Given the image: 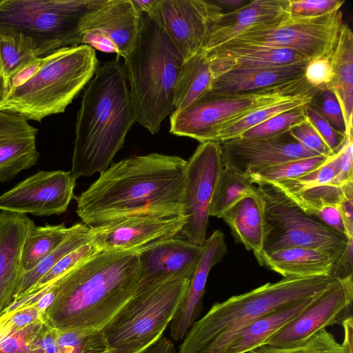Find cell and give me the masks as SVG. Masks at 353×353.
Returning a JSON list of instances; mask_svg holds the SVG:
<instances>
[{"instance_id":"obj_3","label":"cell","mask_w":353,"mask_h":353,"mask_svg":"<svg viewBox=\"0 0 353 353\" xmlns=\"http://www.w3.org/2000/svg\"><path fill=\"white\" fill-rule=\"evenodd\" d=\"M118 57L98 67L84 91L75 124L71 174L103 173L123 147L135 114Z\"/></svg>"},{"instance_id":"obj_20","label":"cell","mask_w":353,"mask_h":353,"mask_svg":"<svg viewBox=\"0 0 353 353\" xmlns=\"http://www.w3.org/2000/svg\"><path fill=\"white\" fill-rule=\"evenodd\" d=\"M37 132L25 118L0 110V183L36 165Z\"/></svg>"},{"instance_id":"obj_30","label":"cell","mask_w":353,"mask_h":353,"mask_svg":"<svg viewBox=\"0 0 353 353\" xmlns=\"http://www.w3.org/2000/svg\"><path fill=\"white\" fill-rule=\"evenodd\" d=\"M214 77L210 61L201 50L183 61L174 88V110H182L210 92Z\"/></svg>"},{"instance_id":"obj_49","label":"cell","mask_w":353,"mask_h":353,"mask_svg":"<svg viewBox=\"0 0 353 353\" xmlns=\"http://www.w3.org/2000/svg\"><path fill=\"white\" fill-rule=\"evenodd\" d=\"M329 333L325 329H322L305 343L296 346L276 347L262 345L248 353H315Z\"/></svg>"},{"instance_id":"obj_57","label":"cell","mask_w":353,"mask_h":353,"mask_svg":"<svg viewBox=\"0 0 353 353\" xmlns=\"http://www.w3.org/2000/svg\"><path fill=\"white\" fill-rule=\"evenodd\" d=\"M315 353H346L341 343L330 333Z\"/></svg>"},{"instance_id":"obj_19","label":"cell","mask_w":353,"mask_h":353,"mask_svg":"<svg viewBox=\"0 0 353 353\" xmlns=\"http://www.w3.org/2000/svg\"><path fill=\"white\" fill-rule=\"evenodd\" d=\"M203 245H196L176 235L139 252L142 285L172 276L192 279Z\"/></svg>"},{"instance_id":"obj_7","label":"cell","mask_w":353,"mask_h":353,"mask_svg":"<svg viewBox=\"0 0 353 353\" xmlns=\"http://www.w3.org/2000/svg\"><path fill=\"white\" fill-rule=\"evenodd\" d=\"M190 280L172 276L141 285L102 330L109 346L147 350L157 343L181 305Z\"/></svg>"},{"instance_id":"obj_33","label":"cell","mask_w":353,"mask_h":353,"mask_svg":"<svg viewBox=\"0 0 353 353\" xmlns=\"http://www.w3.org/2000/svg\"><path fill=\"white\" fill-rule=\"evenodd\" d=\"M78 223L69 228L66 227L64 223L53 225L46 224L44 226L34 227L30 231L23 246L22 272L34 268L56 249L77 229Z\"/></svg>"},{"instance_id":"obj_56","label":"cell","mask_w":353,"mask_h":353,"mask_svg":"<svg viewBox=\"0 0 353 353\" xmlns=\"http://www.w3.org/2000/svg\"><path fill=\"white\" fill-rule=\"evenodd\" d=\"M143 353H178L173 341L162 336L157 343Z\"/></svg>"},{"instance_id":"obj_42","label":"cell","mask_w":353,"mask_h":353,"mask_svg":"<svg viewBox=\"0 0 353 353\" xmlns=\"http://www.w3.org/2000/svg\"><path fill=\"white\" fill-rule=\"evenodd\" d=\"M344 3V0H288L290 13L308 17L340 10Z\"/></svg>"},{"instance_id":"obj_38","label":"cell","mask_w":353,"mask_h":353,"mask_svg":"<svg viewBox=\"0 0 353 353\" xmlns=\"http://www.w3.org/2000/svg\"><path fill=\"white\" fill-rule=\"evenodd\" d=\"M307 106L279 114L247 130L240 137L248 139H261L286 133L307 119L305 111Z\"/></svg>"},{"instance_id":"obj_16","label":"cell","mask_w":353,"mask_h":353,"mask_svg":"<svg viewBox=\"0 0 353 353\" xmlns=\"http://www.w3.org/2000/svg\"><path fill=\"white\" fill-rule=\"evenodd\" d=\"M353 301V276L336 279L304 311L263 345L292 347L307 341L326 327L339 324L348 316Z\"/></svg>"},{"instance_id":"obj_5","label":"cell","mask_w":353,"mask_h":353,"mask_svg":"<svg viewBox=\"0 0 353 353\" xmlns=\"http://www.w3.org/2000/svg\"><path fill=\"white\" fill-rule=\"evenodd\" d=\"M334 280L331 275L283 277L214 303L193 323L178 353H201L216 338L260 316L321 294Z\"/></svg>"},{"instance_id":"obj_43","label":"cell","mask_w":353,"mask_h":353,"mask_svg":"<svg viewBox=\"0 0 353 353\" xmlns=\"http://www.w3.org/2000/svg\"><path fill=\"white\" fill-rule=\"evenodd\" d=\"M288 133L301 145L317 154L326 158L332 156L325 143L308 119L290 130Z\"/></svg>"},{"instance_id":"obj_23","label":"cell","mask_w":353,"mask_h":353,"mask_svg":"<svg viewBox=\"0 0 353 353\" xmlns=\"http://www.w3.org/2000/svg\"><path fill=\"white\" fill-rule=\"evenodd\" d=\"M228 252L223 232H213L206 239L199 263L190 280L185 296L170 323V334L174 341L183 339L202 310V300L212 268Z\"/></svg>"},{"instance_id":"obj_27","label":"cell","mask_w":353,"mask_h":353,"mask_svg":"<svg viewBox=\"0 0 353 353\" xmlns=\"http://www.w3.org/2000/svg\"><path fill=\"white\" fill-rule=\"evenodd\" d=\"M307 63L266 68H231L214 76L211 91L240 93L261 90L303 76Z\"/></svg>"},{"instance_id":"obj_29","label":"cell","mask_w":353,"mask_h":353,"mask_svg":"<svg viewBox=\"0 0 353 353\" xmlns=\"http://www.w3.org/2000/svg\"><path fill=\"white\" fill-rule=\"evenodd\" d=\"M336 261L327 252L294 247L264 254L258 262L283 277H309L331 275Z\"/></svg>"},{"instance_id":"obj_48","label":"cell","mask_w":353,"mask_h":353,"mask_svg":"<svg viewBox=\"0 0 353 353\" xmlns=\"http://www.w3.org/2000/svg\"><path fill=\"white\" fill-rule=\"evenodd\" d=\"M44 321L32 324L0 342V353H30L31 342Z\"/></svg>"},{"instance_id":"obj_12","label":"cell","mask_w":353,"mask_h":353,"mask_svg":"<svg viewBox=\"0 0 353 353\" xmlns=\"http://www.w3.org/2000/svg\"><path fill=\"white\" fill-rule=\"evenodd\" d=\"M223 168L220 144L214 141L201 143L187 161L183 194L186 223L177 234L180 238L204 245L210 204Z\"/></svg>"},{"instance_id":"obj_55","label":"cell","mask_w":353,"mask_h":353,"mask_svg":"<svg viewBox=\"0 0 353 353\" xmlns=\"http://www.w3.org/2000/svg\"><path fill=\"white\" fill-rule=\"evenodd\" d=\"M341 325L344 330V339L342 344L346 353H353V319L350 316L345 319Z\"/></svg>"},{"instance_id":"obj_9","label":"cell","mask_w":353,"mask_h":353,"mask_svg":"<svg viewBox=\"0 0 353 353\" xmlns=\"http://www.w3.org/2000/svg\"><path fill=\"white\" fill-rule=\"evenodd\" d=\"M321 90L310 85L304 75L255 91L240 93L209 92L170 117V133L205 142L214 128L248 113Z\"/></svg>"},{"instance_id":"obj_36","label":"cell","mask_w":353,"mask_h":353,"mask_svg":"<svg viewBox=\"0 0 353 353\" xmlns=\"http://www.w3.org/2000/svg\"><path fill=\"white\" fill-rule=\"evenodd\" d=\"M340 149L316 169L299 177L283 180L272 183L276 185L285 194L322 185L331 184L339 170ZM271 183V182H270Z\"/></svg>"},{"instance_id":"obj_21","label":"cell","mask_w":353,"mask_h":353,"mask_svg":"<svg viewBox=\"0 0 353 353\" xmlns=\"http://www.w3.org/2000/svg\"><path fill=\"white\" fill-rule=\"evenodd\" d=\"M26 214L0 212V314L14 301L25 240L35 227Z\"/></svg>"},{"instance_id":"obj_22","label":"cell","mask_w":353,"mask_h":353,"mask_svg":"<svg viewBox=\"0 0 353 353\" xmlns=\"http://www.w3.org/2000/svg\"><path fill=\"white\" fill-rule=\"evenodd\" d=\"M319 295L260 316L216 338L201 353H248L263 345L268 339L296 318Z\"/></svg>"},{"instance_id":"obj_26","label":"cell","mask_w":353,"mask_h":353,"mask_svg":"<svg viewBox=\"0 0 353 353\" xmlns=\"http://www.w3.org/2000/svg\"><path fill=\"white\" fill-rule=\"evenodd\" d=\"M221 218L230 227L236 242L252 251L258 260L269 231L265 203L254 189L225 210Z\"/></svg>"},{"instance_id":"obj_18","label":"cell","mask_w":353,"mask_h":353,"mask_svg":"<svg viewBox=\"0 0 353 353\" xmlns=\"http://www.w3.org/2000/svg\"><path fill=\"white\" fill-rule=\"evenodd\" d=\"M219 144L223 167L248 176L286 161L320 156L301 145L288 132L261 139L239 137Z\"/></svg>"},{"instance_id":"obj_39","label":"cell","mask_w":353,"mask_h":353,"mask_svg":"<svg viewBox=\"0 0 353 353\" xmlns=\"http://www.w3.org/2000/svg\"><path fill=\"white\" fill-rule=\"evenodd\" d=\"M342 192V186L338 187L327 184L314 186L286 194L306 214L310 215L314 210L323 207L339 205Z\"/></svg>"},{"instance_id":"obj_32","label":"cell","mask_w":353,"mask_h":353,"mask_svg":"<svg viewBox=\"0 0 353 353\" xmlns=\"http://www.w3.org/2000/svg\"><path fill=\"white\" fill-rule=\"evenodd\" d=\"M90 239V227L83 223H79L77 229L56 249L34 268L21 273L15 290L13 303L27 296L57 262L69 252L89 242Z\"/></svg>"},{"instance_id":"obj_8","label":"cell","mask_w":353,"mask_h":353,"mask_svg":"<svg viewBox=\"0 0 353 353\" xmlns=\"http://www.w3.org/2000/svg\"><path fill=\"white\" fill-rule=\"evenodd\" d=\"M101 0H0V30L28 37L39 57L81 45L80 25Z\"/></svg>"},{"instance_id":"obj_54","label":"cell","mask_w":353,"mask_h":353,"mask_svg":"<svg viewBox=\"0 0 353 353\" xmlns=\"http://www.w3.org/2000/svg\"><path fill=\"white\" fill-rule=\"evenodd\" d=\"M331 276L336 279L353 276V238L347 239L343 253L334 263Z\"/></svg>"},{"instance_id":"obj_50","label":"cell","mask_w":353,"mask_h":353,"mask_svg":"<svg viewBox=\"0 0 353 353\" xmlns=\"http://www.w3.org/2000/svg\"><path fill=\"white\" fill-rule=\"evenodd\" d=\"M353 134L345 136L340 148L339 170L332 183L341 187L353 181Z\"/></svg>"},{"instance_id":"obj_35","label":"cell","mask_w":353,"mask_h":353,"mask_svg":"<svg viewBox=\"0 0 353 353\" xmlns=\"http://www.w3.org/2000/svg\"><path fill=\"white\" fill-rule=\"evenodd\" d=\"M39 57L30 39L10 30H0V85L22 65Z\"/></svg>"},{"instance_id":"obj_37","label":"cell","mask_w":353,"mask_h":353,"mask_svg":"<svg viewBox=\"0 0 353 353\" xmlns=\"http://www.w3.org/2000/svg\"><path fill=\"white\" fill-rule=\"evenodd\" d=\"M326 159V157L316 156L289 161L263 169L250 175V178L254 184L294 179L316 169Z\"/></svg>"},{"instance_id":"obj_4","label":"cell","mask_w":353,"mask_h":353,"mask_svg":"<svg viewBox=\"0 0 353 353\" xmlns=\"http://www.w3.org/2000/svg\"><path fill=\"white\" fill-rule=\"evenodd\" d=\"M123 59L136 122L154 134L174 110V88L183 59L162 27L142 15L135 44Z\"/></svg>"},{"instance_id":"obj_51","label":"cell","mask_w":353,"mask_h":353,"mask_svg":"<svg viewBox=\"0 0 353 353\" xmlns=\"http://www.w3.org/2000/svg\"><path fill=\"white\" fill-rule=\"evenodd\" d=\"M30 353H59L57 329L44 321L31 342Z\"/></svg>"},{"instance_id":"obj_11","label":"cell","mask_w":353,"mask_h":353,"mask_svg":"<svg viewBox=\"0 0 353 353\" xmlns=\"http://www.w3.org/2000/svg\"><path fill=\"white\" fill-rule=\"evenodd\" d=\"M343 24L341 10L313 17L288 12L274 23L253 26L227 43L290 49L310 61L330 57Z\"/></svg>"},{"instance_id":"obj_2","label":"cell","mask_w":353,"mask_h":353,"mask_svg":"<svg viewBox=\"0 0 353 353\" xmlns=\"http://www.w3.org/2000/svg\"><path fill=\"white\" fill-rule=\"evenodd\" d=\"M141 250L99 252L60 278L44 321L57 330L102 332L142 285Z\"/></svg>"},{"instance_id":"obj_53","label":"cell","mask_w":353,"mask_h":353,"mask_svg":"<svg viewBox=\"0 0 353 353\" xmlns=\"http://www.w3.org/2000/svg\"><path fill=\"white\" fill-rule=\"evenodd\" d=\"M342 190L338 206L347 232V238H353V181L344 184Z\"/></svg>"},{"instance_id":"obj_31","label":"cell","mask_w":353,"mask_h":353,"mask_svg":"<svg viewBox=\"0 0 353 353\" xmlns=\"http://www.w3.org/2000/svg\"><path fill=\"white\" fill-rule=\"evenodd\" d=\"M320 91L254 110L241 118L214 128L207 136L205 142L220 143L240 137L247 130L279 114L310 105Z\"/></svg>"},{"instance_id":"obj_34","label":"cell","mask_w":353,"mask_h":353,"mask_svg":"<svg viewBox=\"0 0 353 353\" xmlns=\"http://www.w3.org/2000/svg\"><path fill=\"white\" fill-rule=\"evenodd\" d=\"M254 186L250 176L223 167L212 196L210 216L219 218L225 210L251 192Z\"/></svg>"},{"instance_id":"obj_10","label":"cell","mask_w":353,"mask_h":353,"mask_svg":"<svg viewBox=\"0 0 353 353\" xmlns=\"http://www.w3.org/2000/svg\"><path fill=\"white\" fill-rule=\"evenodd\" d=\"M254 189L264 201L269 227L261 257L294 247L327 252L336 260L341 255L345 236L306 214L276 185L261 182L254 184Z\"/></svg>"},{"instance_id":"obj_59","label":"cell","mask_w":353,"mask_h":353,"mask_svg":"<svg viewBox=\"0 0 353 353\" xmlns=\"http://www.w3.org/2000/svg\"><path fill=\"white\" fill-rule=\"evenodd\" d=\"M250 1L247 0H216L214 2L221 7L224 12H230L246 5Z\"/></svg>"},{"instance_id":"obj_28","label":"cell","mask_w":353,"mask_h":353,"mask_svg":"<svg viewBox=\"0 0 353 353\" xmlns=\"http://www.w3.org/2000/svg\"><path fill=\"white\" fill-rule=\"evenodd\" d=\"M330 60L333 79L328 86L341 106L345 125V136L353 132V33L343 23Z\"/></svg>"},{"instance_id":"obj_44","label":"cell","mask_w":353,"mask_h":353,"mask_svg":"<svg viewBox=\"0 0 353 353\" xmlns=\"http://www.w3.org/2000/svg\"><path fill=\"white\" fill-rule=\"evenodd\" d=\"M305 111L307 119L325 143L332 154H336L345 136L336 131L311 103L306 107Z\"/></svg>"},{"instance_id":"obj_46","label":"cell","mask_w":353,"mask_h":353,"mask_svg":"<svg viewBox=\"0 0 353 353\" xmlns=\"http://www.w3.org/2000/svg\"><path fill=\"white\" fill-rule=\"evenodd\" d=\"M319 96L321 105L319 110L316 109L317 111L336 131L345 136L344 118L336 96L328 88L321 90Z\"/></svg>"},{"instance_id":"obj_1","label":"cell","mask_w":353,"mask_h":353,"mask_svg":"<svg viewBox=\"0 0 353 353\" xmlns=\"http://www.w3.org/2000/svg\"><path fill=\"white\" fill-rule=\"evenodd\" d=\"M186 163L180 157L154 152L112 163L74 196L77 214L90 228L137 214L185 216Z\"/></svg>"},{"instance_id":"obj_41","label":"cell","mask_w":353,"mask_h":353,"mask_svg":"<svg viewBox=\"0 0 353 353\" xmlns=\"http://www.w3.org/2000/svg\"><path fill=\"white\" fill-rule=\"evenodd\" d=\"M44 321V312L35 305L6 311L0 314V342L26 327Z\"/></svg>"},{"instance_id":"obj_17","label":"cell","mask_w":353,"mask_h":353,"mask_svg":"<svg viewBox=\"0 0 353 353\" xmlns=\"http://www.w3.org/2000/svg\"><path fill=\"white\" fill-rule=\"evenodd\" d=\"M186 216L137 214L90 228V242L98 252L143 250L177 235Z\"/></svg>"},{"instance_id":"obj_24","label":"cell","mask_w":353,"mask_h":353,"mask_svg":"<svg viewBox=\"0 0 353 353\" xmlns=\"http://www.w3.org/2000/svg\"><path fill=\"white\" fill-rule=\"evenodd\" d=\"M203 51L210 61L214 77L234 68L275 67L310 61L301 54L290 49L253 44L226 43Z\"/></svg>"},{"instance_id":"obj_15","label":"cell","mask_w":353,"mask_h":353,"mask_svg":"<svg viewBox=\"0 0 353 353\" xmlns=\"http://www.w3.org/2000/svg\"><path fill=\"white\" fill-rule=\"evenodd\" d=\"M70 171H39L0 195V211L35 216L60 214L74 198Z\"/></svg>"},{"instance_id":"obj_47","label":"cell","mask_w":353,"mask_h":353,"mask_svg":"<svg viewBox=\"0 0 353 353\" xmlns=\"http://www.w3.org/2000/svg\"><path fill=\"white\" fill-rule=\"evenodd\" d=\"M304 77L314 88L321 90L327 88L333 79L330 57L310 60L305 66Z\"/></svg>"},{"instance_id":"obj_45","label":"cell","mask_w":353,"mask_h":353,"mask_svg":"<svg viewBox=\"0 0 353 353\" xmlns=\"http://www.w3.org/2000/svg\"><path fill=\"white\" fill-rule=\"evenodd\" d=\"M47 61L48 55L37 57L17 68L0 85V100L15 88L24 84L43 66Z\"/></svg>"},{"instance_id":"obj_58","label":"cell","mask_w":353,"mask_h":353,"mask_svg":"<svg viewBox=\"0 0 353 353\" xmlns=\"http://www.w3.org/2000/svg\"><path fill=\"white\" fill-rule=\"evenodd\" d=\"M140 15H149L157 5L158 0H131Z\"/></svg>"},{"instance_id":"obj_6","label":"cell","mask_w":353,"mask_h":353,"mask_svg":"<svg viewBox=\"0 0 353 353\" xmlns=\"http://www.w3.org/2000/svg\"><path fill=\"white\" fill-rule=\"evenodd\" d=\"M97 68L95 50L89 46L57 50L34 76L0 100V110L39 122L64 112Z\"/></svg>"},{"instance_id":"obj_13","label":"cell","mask_w":353,"mask_h":353,"mask_svg":"<svg viewBox=\"0 0 353 353\" xmlns=\"http://www.w3.org/2000/svg\"><path fill=\"white\" fill-rule=\"evenodd\" d=\"M141 19L131 0H101L81 22V44L124 59L135 44Z\"/></svg>"},{"instance_id":"obj_25","label":"cell","mask_w":353,"mask_h":353,"mask_svg":"<svg viewBox=\"0 0 353 353\" xmlns=\"http://www.w3.org/2000/svg\"><path fill=\"white\" fill-rule=\"evenodd\" d=\"M288 12V0L250 1L239 9L223 12L211 28L202 50L221 46L253 26L274 23Z\"/></svg>"},{"instance_id":"obj_40","label":"cell","mask_w":353,"mask_h":353,"mask_svg":"<svg viewBox=\"0 0 353 353\" xmlns=\"http://www.w3.org/2000/svg\"><path fill=\"white\" fill-rule=\"evenodd\" d=\"M97 252H99L97 249L90 241L69 252L41 278L28 294L52 285L58 279Z\"/></svg>"},{"instance_id":"obj_52","label":"cell","mask_w":353,"mask_h":353,"mask_svg":"<svg viewBox=\"0 0 353 353\" xmlns=\"http://www.w3.org/2000/svg\"><path fill=\"white\" fill-rule=\"evenodd\" d=\"M338 205L323 207L314 210L310 215L318 218L325 225L347 237V232Z\"/></svg>"},{"instance_id":"obj_14","label":"cell","mask_w":353,"mask_h":353,"mask_svg":"<svg viewBox=\"0 0 353 353\" xmlns=\"http://www.w3.org/2000/svg\"><path fill=\"white\" fill-rule=\"evenodd\" d=\"M223 12L214 1L158 0L148 16L162 27L185 61L202 50Z\"/></svg>"}]
</instances>
